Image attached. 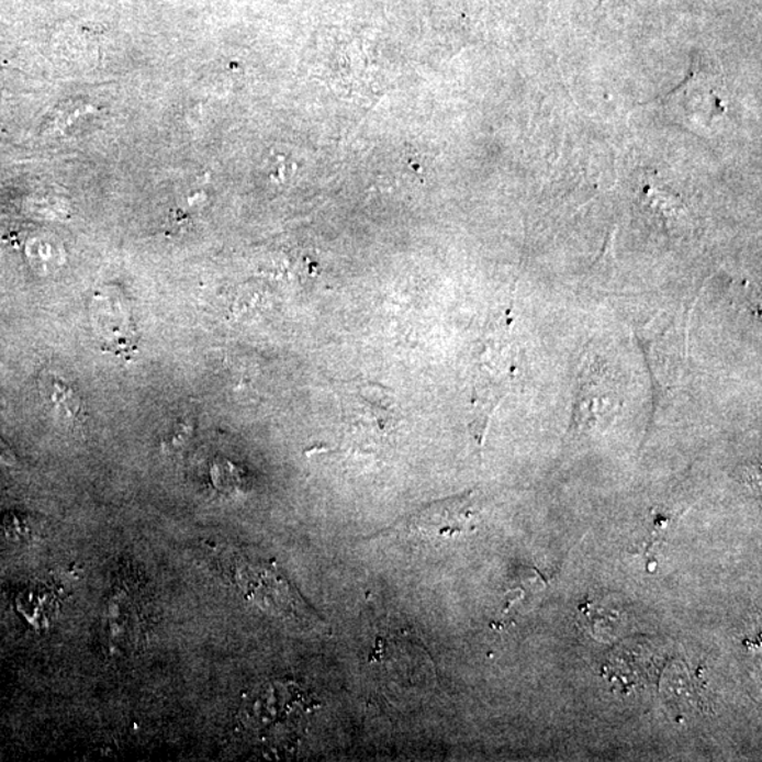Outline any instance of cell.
Masks as SVG:
<instances>
[{
	"label": "cell",
	"instance_id": "6da1fadb",
	"mask_svg": "<svg viewBox=\"0 0 762 762\" xmlns=\"http://www.w3.org/2000/svg\"><path fill=\"white\" fill-rule=\"evenodd\" d=\"M47 399L52 401L54 408L69 418H78L82 413V403L77 391L64 383V381L52 378L46 383Z\"/></svg>",
	"mask_w": 762,
	"mask_h": 762
},
{
	"label": "cell",
	"instance_id": "7a4b0ae2",
	"mask_svg": "<svg viewBox=\"0 0 762 762\" xmlns=\"http://www.w3.org/2000/svg\"><path fill=\"white\" fill-rule=\"evenodd\" d=\"M0 464L4 467H16L18 457L14 455L13 449L9 447L7 440L0 438Z\"/></svg>",
	"mask_w": 762,
	"mask_h": 762
}]
</instances>
